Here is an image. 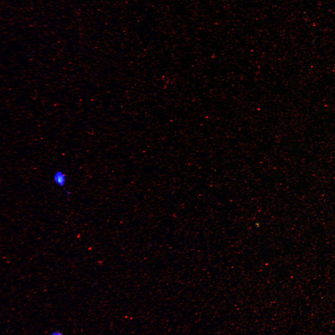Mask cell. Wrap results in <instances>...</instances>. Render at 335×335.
<instances>
[{
	"instance_id": "obj_1",
	"label": "cell",
	"mask_w": 335,
	"mask_h": 335,
	"mask_svg": "<svg viewBox=\"0 0 335 335\" xmlns=\"http://www.w3.org/2000/svg\"><path fill=\"white\" fill-rule=\"evenodd\" d=\"M54 181L55 184L60 186H63L66 182L65 174L60 171H57L53 177Z\"/></svg>"
},
{
	"instance_id": "obj_2",
	"label": "cell",
	"mask_w": 335,
	"mask_h": 335,
	"mask_svg": "<svg viewBox=\"0 0 335 335\" xmlns=\"http://www.w3.org/2000/svg\"><path fill=\"white\" fill-rule=\"evenodd\" d=\"M62 334L61 333L58 331H55L52 333V335H61Z\"/></svg>"
}]
</instances>
